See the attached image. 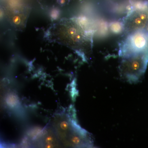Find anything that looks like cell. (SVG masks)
<instances>
[{"instance_id": "obj_1", "label": "cell", "mask_w": 148, "mask_h": 148, "mask_svg": "<svg viewBox=\"0 0 148 148\" xmlns=\"http://www.w3.org/2000/svg\"><path fill=\"white\" fill-rule=\"evenodd\" d=\"M75 120L66 116H57L54 122L58 138L67 147H90V137Z\"/></svg>"}, {"instance_id": "obj_2", "label": "cell", "mask_w": 148, "mask_h": 148, "mask_svg": "<svg viewBox=\"0 0 148 148\" xmlns=\"http://www.w3.org/2000/svg\"><path fill=\"white\" fill-rule=\"evenodd\" d=\"M142 53H148V31L145 29L128 34L119 45L121 58Z\"/></svg>"}, {"instance_id": "obj_3", "label": "cell", "mask_w": 148, "mask_h": 148, "mask_svg": "<svg viewBox=\"0 0 148 148\" xmlns=\"http://www.w3.org/2000/svg\"><path fill=\"white\" fill-rule=\"evenodd\" d=\"M148 53H142L121 58L119 66L121 77L130 82H137L147 69Z\"/></svg>"}, {"instance_id": "obj_4", "label": "cell", "mask_w": 148, "mask_h": 148, "mask_svg": "<svg viewBox=\"0 0 148 148\" xmlns=\"http://www.w3.org/2000/svg\"><path fill=\"white\" fill-rule=\"evenodd\" d=\"M123 22L124 31L127 34L144 29L148 23V10L141 9L132 11L125 17Z\"/></svg>"}, {"instance_id": "obj_5", "label": "cell", "mask_w": 148, "mask_h": 148, "mask_svg": "<svg viewBox=\"0 0 148 148\" xmlns=\"http://www.w3.org/2000/svg\"><path fill=\"white\" fill-rule=\"evenodd\" d=\"M43 144L46 148L57 147L60 146L52 129L49 128L44 133Z\"/></svg>"}, {"instance_id": "obj_6", "label": "cell", "mask_w": 148, "mask_h": 148, "mask_svg": "<svg viewBox=\"0 0 148 148\" xmlns=\"http://www.w3.org/2000/svg\"><path fill=\"white\" fill-rule=\"evenodd\" d=\"M109 27L111 32L116 34H121L123 31H124V26L123 21H113L110 23Z\"/></svg>"}, {"instance_id": "obj_7", "label": "cell", "mask_w": 148, "mask_h": 148, "mask_svg": "<svg viewBox=\"0 0 148 148\" xmlns=\"http://www.w3.org/2000/svg\"><path fill=\"white\" fill-rule=\"evenodd\" d=\"M7 103L9 106L11 107L16 106L18 102V98L16 95L13 94H10L8 96L6 99Z\"/></svg>"}, {"instance_id": "obj_8", "label": "cell", "mask_w": 148, "mask_h": 148, "mask_svg": "<svg viewBox=\"0 0 148 148\" xmlns=\"http://www.w3.org/2000/svg\"><path fill=\"white\" fill-rule=\"evenodd\" d=\"M147 27V29H147V31H148V23L147 25V27Z\"/></svg>"}]
</instances>
